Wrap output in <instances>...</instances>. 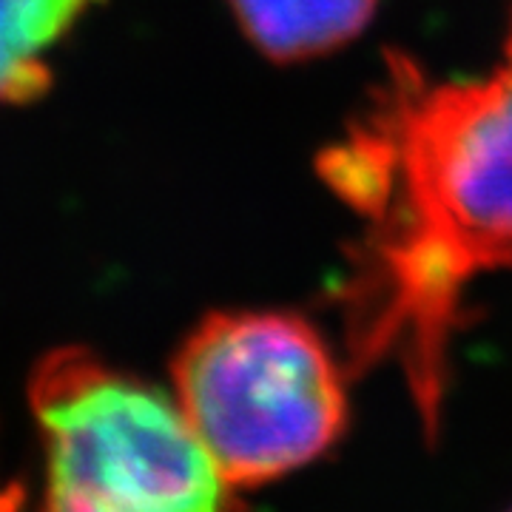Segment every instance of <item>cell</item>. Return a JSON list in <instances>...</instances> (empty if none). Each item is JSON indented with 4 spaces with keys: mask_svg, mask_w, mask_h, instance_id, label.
<instances>
[{
    "mask_svg": "<svg viewBox=\"0 0 512 512\" xmlns=\"http://www.w3.org/2000/svg\"><path fill=\"white\" fill-rule=\"evenodd\" d=\"M97 0H0V103L46 86L43 55Z\"/></svg>",
    "mask_w": 512,
    "mask_h": 512,
    "instance_id": "cell-5",
    "label": "cell"
},
{
    "mask_svg": "<svg viewBox=\"0 0 512 512\" xmlns=\"http://www.w3.org/2000/svg\"><path fill=\"white\" fill-rule=\"evenodd\" d=\"M348 365L293 311L202 319L174 359V393L222 481L254 490L330 453L350 421Z\"/></svg>",
    "mask_w": 512,
    "mask_h": 512,
    "instance_id": "cell-2",
    "label": "cell"
},
{
    "mask_svg": "<svg viewBox=\"0 0 512 512\" xmlns=\"http://www.w3.org/2000/svg\"><path fill=\"white\" fill-rule=\"evenodd\" d=\"M316 174L359 220L333 291L350 376L396 367L439 439L467 293L512 271V9L493 69L436 77L384 52Z\"/></svg>",
    "mask_w": 512,
    "mask_h": 512,
    "instance_id": "cell-1",
    "label": "cell"
},
{
    "mask_svg": "<svg viewBox=\"0 0 512 512\" xmlns=\"http://www.w3.org/2000/svg\"><path fill=\"white\" fill-rule=\"evenodd\" d=\"M46 447L52 510H222V481L183 407L89 353L57 350L29 387Z\"/></svg>",
    "mask_w": 512,
    "mask_h": 512,
    "instance_id": "cell-3",
    "label": "cell"
},
{
    "mask_svg": "<svg viewBox=\"0 0 512 512\" xmlns=\"http://www.w3.org/2000/svg\"><path fill=\"white\" fill-rule=\"evenodd\" d=\"M259 55L308 63L353 43L370 26L379 0H228Z\"/></svg>",
    "mask_w": 512,
    "mask_h": 512,
    "instance_id": "cell-4",
    "label": "cell"
}]
</instances>
